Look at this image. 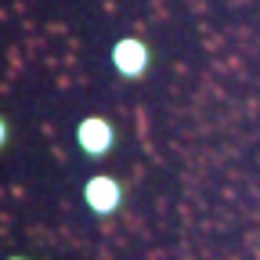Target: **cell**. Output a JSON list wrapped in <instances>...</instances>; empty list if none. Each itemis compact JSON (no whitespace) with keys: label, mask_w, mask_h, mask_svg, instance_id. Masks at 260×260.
<instances>
[{"label":"cell","mask_w":260,"mask_h":260,"mask_svg":"<svg viewBox=\"0 0 260 260\" xmlns=\"http://www.w3.org/2000/svg\"><path fill=\"white\" fill-rule=\"evenodd\" d=\"M148 61H152V51H148V44L138 40V37H126V40H119V44L112 47V65H116L123 76H130V80H138V76L148 69Z\"/></svg>","instance_id":"7a4b0ae2"},{"label":"cell","mask_w":260,"mask_h":260,"mask_svg":"<svg viewBox=\"0 0 260 260\" xmlns=\"http://www.w3.org/2000/svg\"><path fill=\"white\" fill-rule=\"evenodd\" d=\"M83 203L90 206V213L109 217V213H116V210H119V203H123V188H119V181H116V177L98 174V177H90V181H87V188H83Z\"/></svg>","instance_id":"6da1fadb"},{"label":"cell","mask_w":260,"mask_h":260,"mask_svg":"<svg viewBox=\"0 0 260 260\" xmlns=\"http://www.w3.org/2000/svg\"><path fill=\"white\" fill-rule=\"evenodd\" d=\"M8 260H25V256H8Z\"/></svg>","instance_id":"277c9868"},{"label":"cell","mask_w":260,"mask_h":260,"mask_svg":"<svg viewBox=\"0 0 260 260\" xmlns=\"http://www.w3.org/2000/svg\"><path fill=\"white\" fill-rule=\"evenodd\" d=\"M76 141H80V148H83L87 155H105V152L112 148V141H116V130H112V123L102 119V116H87V119L76 126Z\"/></svg>","instance_id":"3957f363"}]
</instances>
